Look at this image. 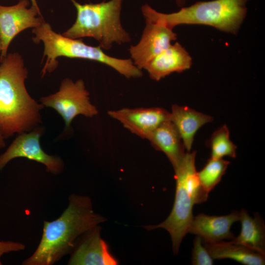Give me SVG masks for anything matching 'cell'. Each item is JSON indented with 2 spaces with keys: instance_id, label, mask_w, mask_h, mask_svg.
Masks as SVG:
<instances>
[{
  "instance_id": "5",
  "label": "cell",
  "mask_w": 265,
  "mask_h": 265,
  "mask_svg": "<svg viewBox=\"0 0 265 265\" xmlns=\"http://www.w3.org/2000/svg\"><path fill=\"white\" fill-rule=\"evenodd\" d=\"M196 152H187L178 167L174 170L176 192L172 210L167 218L157 225H146L147 230L165 229L170 234L174 255L178 254L183 238L193 217L194 205L206 201L209 194L201 187L195 168Z\"/></svg>"
},
{
  "instance_id": "21",
  "label": "cell",
  "mask_w": 265,
  "mask_h": 265,
  "mask_svg": "<svg viewBox=\"0 0 265 265\" xmlns=\"http://www.w3.org/2000/svg\"><path fill=\"white\" fill-rule=\"evenodd\" d=\"M191 264L194 265H212L213 259L203 244L201 238L196 236L193 240Z\"/></svg>"
},
{
  "instance_id": "24",
  "label": "cell",
  "mask_w": 265,
  "mask_h": 265,
  "mask_svg": "<svg viewBox=\"0 0 265 265\" xmlns=\"http://www.w3.org/2000/svg\"><path fill=\"white\" fill-rule=\"evenodd\" d=\"M186 0H176V3L179 6H183L185 3Z\"/></svg>"
},
{
  "instance_id": "22",
  "label": "cell",
  "mask_w": 265,
  "mask_h": 265,
  "mask_svg": "<svg viewBox=\"0 0 265 265\" xmlns=\"http://www.w3.org/2000/svg\"><path fill=\"white\" fill-rule=\"evenodd\" d=\"M25 245L23 243L11 240H0V265L2 264L1 257L6 253L24 250Z\"/></svg>"
},
{
  "instance_id": "19",
  "label": "cell",
  "mask_w": 265,
  "mask_h": 265,
  "mask_svg": "<svg viewBox=\"0 0 265 265\" xmlns=\"http://www.w3.org/2000/svg\"><path fill=\"white\" fill-rule=\"evenodd\" d=\"M230 164V161L210 158L204 167L197 172V176L203 189L208 194L220 181Z\"/></svg>"
},
{
  "instance_id": "6",
  "label": "cell",
  "mask_w": 265,
  "mask_h": 265,
  "mask_svg": "<svg viewBox=\"0 0 265 265\" xmlns=\"http://www.w3.org/2000/svg\"><path fill=\"white\" fill-rule=\"evenodd\" d=\"M77 12L72 26L62 35L72 39L91 37L100 46L109 50L113 43L130 41L128 32L122 27L120 13L123 0H110L97 3L80 4L71 0Z\"/></svg>"
},
{
  "instance_id": "3",
  "label": "cell",
  "mask_w": 265,
  "mask_h": 265,
  "mask_svg": "<svg viewBox=\"0 0 265 265\" xmlns=\"http://www.w3.org/2000/svg\"><path fill=\"white\" fill-rule=\"evenodd\" d=\"M248 0H213L198 1L171 13L159 12L146 4L141 7L146 20L172 29L182 24H199L236 34L246 15Z\"/></svg>"
},
{
  "instance_id": "8",
  "label": "cell",
  "mask_w": 265,
  "mask_h": 265,
  "mask_svg": "<svg viewBox=\"0 0 265 265\" xmlns=\"http://www.w3.org/2000/svg\"><path fill=\"white\" fill-rule=\"evenodd\" d=\"M44 129L40 127L18 134L4 153L0 155V171L12 159L25 158L43 164L46 171L57 175L62 173L64 164L58 156L50 155L42 148L40 138Z\"/></svg>"
},
{
  "instance_id": "11",
  "label": "cell",
  "mask_w": 265,
  "mask_h": 265,
  "mask_svg": "<svg viewBox=\"0 0 265 265\" xmlns=\"http://www.w3.org/2000/svg\"><path fill=\"white\" fill-rule=\"evenodd\" d=\"M146 24L139 42L129 49L132 61L140 70L177 39L176 34L170 27L146 20Z\"/></svg>"
},
{
  "instance_id": "7",
  "label": "cell",
  "mask_w": 265,
  "mask_h": 265,
  "mask_svg": "<svg viewBox=\"0 0 265 265\" xmlns=\"http://www.w3.org/2000/svg\"><path fill=\"white\" fill-rule=\"evenodd\" d=\"M45 107L55 110L62 117L65 130L70 129L73 119L79 115L92 117L98 113L90 100L89 93L82 80L74 81L69 78L62 80L58 91L40 99Z\"/></svg>"
},
{
  "instance_id": "17",
  "label": "cell",
  "mask_w": 265,
  "mask_h": 265,
  "mask_svg": "<svg viewBox=\"0 0 265 265\" xmlns=\"http://www.w3.org/2000/svg\"><path fill=\"white\" fill-rule=\"evenodd\" d=\"M203 244L213 260L230 259L246 265L265 264V255L232 240Z\"/></svg>"
},
{
  "instance_id": "9",
  "label": "cell",
  "mask_w": 265,
  "mask_h": 265,
  "mask_svg": "<svg viewBox=\"0 0 265 265\" xmlns=\"http://www.w3.org/2000/svg\"><path fill=\"white\" fill-rule=\"evenodd\" d=\"M28 0H20L12 6L0 4V58L7 55L8 47L17 34L28 28H35L44 21L39 8L33 5L28 8Z\"/></svg>"
},
{
  "instance_id": "18",
  "label": "cell",
  "mask_w": 265,
  "mask_h": 265,
  "mask_svg": "<svg viewBox=\"0 0 265 265\" xmlns=\"http://www.w3.org/2000/svg\"><path fill=\"white\" fill-rule=\"evenodd\" d=\"M238 221L241 223V231L232 241L265 255V225L260 214L254 213L252 217L242 209L239 212Z\"/></svg>"
},
{
  "instance_id": "15",
  "label": "cell",
  "mask_w": 265,
  "mask_h": 265,
  "mask_svg": "<svg viewBox=\"0 0 265 265\" xmlns=\"http://www.w3.org/2000/svg\"><path fill=\"white\" fill-rule=\"evenodd\" d=\"M156 150L166 156L174 170L183 159L186 153L182 139L171 121L162 124L147 138Z\"/></svg>"
},
{
  "instance_id": "2",
  "label": "cell",
  "mask_w": 265,
  "mask_h": 265,
  "mask_svg": "<svg viewBox=\"0 0 265 265\" xmlns=\"http://www.w3.org/2000/svg\"><path fill=\"white\" fill-rule=\"evenodd\" d=\"M28 72L18 53L0 58V130L5 138L27 132L42 123L44 106L28 93Z\"/></svg>"
},
{
  "instance_id": "20",
  "label": "cell",
  "mask_w": 265,
  "mask_h": 265,
  "mask_svg": "<svg viewBox=\"0 0 265 265\" xmlns=\"http://www.w3.org/2000/svg\"><path fill=\"white\" fill-rule=\"evenodd\" d=\"M207 144L211 149V158L221 159L228 156L236 157L237 146L230 139V132L226 125H223L215 131Z\"/></svg>"
},
{
  "instance_id": "16",
  "label": "cell",
  "mask_w": 265,
  "mask_h": 265,
  "mask_svg": "<svg viewBox=\"0 0 265 265\" xmlns=\"http://www.w3.org/2000/svg\"><path fill=\"white\" fill-rule=\"evenodd\" d=\"M171 122L177 129L185 149L190 152L197 131L205 124L212 121V116L198 112L186 106H172Z\"/></svg>"
},
{
  "instance_id": "14",
  "label": "cell",
  "mask_w": 265,
  "mask_h": 265,
  "mask_svg": "<svg viewBox=\"0 0 265 265\" xmlns=\"http://www.w3.org/2000/svg\"><path fill=\"white\" fill-rule=\"evenodd\" d=\"M191 60L186 50L176 42L154 57L144 69L151 79L159 81L172 73H181L188 69Z\"/></svg>"
},
{
  "instance_id": "10",
  "label": "cell",
  "mask_w": 265,
  "mask_h": 265,
  "mask_svg": "<svg viewBox=\"0 0 265 265\" xmlns=\"http://www.w3.org/2000/svg\"><path fill=\"white\" fill-rule=\"evenodd\" d=\"M107 114L132 133L143 139L158 127L171 121V113L161 107L123 108L110 110Z\"/></svg>"
},
{
  "instance_id": "26",
  "label": "cell",
  "mask_w": 265,
  "mask_h": 265,
  "mask_svg": "<svg viewBox=\"0 0 265 265\" xmlns=\"http://www.w3.org/2000/svg\"><path fill=\"white\" fill-rule=\"evenodd\" d=\"M1 40H0V53H1Z\"/></svg>"
},
{
  "instance_id": "13",
  "label": "cell",
  "mask_w": 265,
  "mask_h": 265,
  "mask_svg": "<svg viewBox=\"0 0 265 265\" xmlns=\"http://www.w3.org/2000/svg\"><path fill=\"white\" fill-rule=\"evenodd\" d=\"M239 212L234 211L222 215H209L200 213L193 216L188 233L200 237L203 242H216L223 239H233L235 237L230 229L238 221Z\"/></svg>"
},
{
  "instance_id": "4",
  "label": "cell",
  "mask_w": 265,
  "mask_h": 265,
  "mask_svg": "<svg viewBox=\"0 0 265 265\" xmlns=\"http://www.w3.org/2000/svg\"><path fill=\"white\" fill-rule=\"evenodd\" d=\"M34 42H42L44 45L43 58L46 57L42 70V76L51 73L58 66L57 59L60 56L81 58L97 61L106 64L128 79L140 78L141 70L131 59H120L106 54L99 46L93 47L85 44L80 39H72L54 31L50 25L44 21L33 28Z\"/></svg>"
},
{
  "instance_id": "1",
  "label": "cell",
  "mask_w": 265,
  "mask_h": 265,
  "mask_svg": "<svg viewBox=\"0 0 265 265\" xmlns=\"http://www.w3.org/2000/svg\"><path fill=\"white\" fill-rule=\"evenodd\" d=\"M96 213L90 198L72 194L62 214L51 221H44L41 238L34 253L23 265H53L70 254L76 241L85 232L106 221Z\"/></svg>"
},
{
  "instance_id": "23",
  "label": "cell",
  "mask_w": 265,
  "mask_h": 265,
  "mask_svg": "<svg viewBox=\"0 0 265 265\" xmlns=\"http://www.w3.org/2000/svg\"><path fill=\"white\" fill-rule=\"evenodd\" d=\"M5 137L0 130V150L5 146Z\"/></svg>"
},
{
  "instance_id": "25",
  "label": "cell",
  "mask_w": 265,
  "mask_h": 265,
  "mask_svg": "<svg viewBox=\"0 0 265 265\" xmlns=\"http://www.w3.org/2000/svg\"><path fill=\"white\" fill-rule=\"evenodd\" d=\"M30 1L31 2V4H32L31 5L34 6L36 7L39 8L36 0H30Z\"/></svg>"
},
{
  "instance_id": "12",
  "label": "cell",
  "mask_w": 265,
  "mask_h": 265,
  "mask_svg": "<svg viewBox=\"0 0 265 265\" xmlns=\"http://www.w3.org/2000/svg\"><path fill=\"white\" fill-rule=\"evenodd\" d=\"M99 225L80 236L70 253L69 265H116L118 261L110 253L101 236Z\"/></svg>"
}]
</instances>
